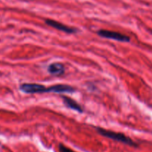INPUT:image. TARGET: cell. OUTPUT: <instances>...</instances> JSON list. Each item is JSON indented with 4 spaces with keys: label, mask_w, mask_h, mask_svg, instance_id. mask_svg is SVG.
Masks as SVG:
<instances>
[{
    "label": "cell",
    "mask_w": 152,
    "mask_h": 152,
    "mask_svg": "<svg viewBox=\"0 0 152 152\" xmlns=\"http://www.w3.org/2000/svg\"><path fill=\"white\" fill-rule=\"evenodd\" d=\"M96 131H97L101 136H102V137L111 139L114 140V141L120 142L128 145L132 146V147H137V144L132 139L127 137V136L125 135V134H122V133L109 131V130L104 129V128H96Z\"/></svg>",
    "instance_id": "1"
},
{
    "label": "cell",
    "mask_w": 152,
    "mask_h": 152,
    "mask_svg": "<svg viewBox=\"0 0 152 152\" xmlns=\"http://www.w3.org/2000/svg\"><path fill=\"white\" fill-rule=\"evenodd\" d=\"M19 89L27 94H42L53 92V86H45L40 83H23L19 86Z\"/></svg>",
    "instance_id": "2"
},
{
    "label": "cell",
    "mask_w": 152,
    "mask_h": 152,
    "mask_svg": "<svg viewBox=\"0 0 152 152\" xmlns=\"http://www.w3.org/2000/svg\"><path fill=\"white\" fill-rule=\"evenodd\" d=\"M97 34L99 37H102L103 38L114 40H116V41L123 42V43H129V42H130V37L125 35V34H121L120 32H117V31L101 29L97 31Z\"/></svg>",
    "instance_id": "3"
},
{
    "label": "cell",
    "mask_w": 152,
    "mask_h": 152,
    "mask_svg": "<svg viewBox=\"0 0 152 152\" xmlns=\"http://www.w3.org/2000/svg\"><path fill=\"white\" fill-rule=\"evenodd\" d=\"M45 23L48 25H49V26L52 27V28H55L56 30H59L60 31H62V32L66 33V34H75V33H77L78 31V30L77 28H74V27L68 26V25H64V24L61 23V22H57L56 20H53V19H46Z\"/></svg>",
    "instance_id": "4"
},
{
    "label": "cell",
    "mask_w": 152,
    "mask_h": 152,
    "mask_svg": "<svg viewBox=\"0 0 152 152\" xmlns=\"http://www.w3.org/2000/svg\"><path fill=\"white\" fill-rule=\"evenodd\" d=\"M65 71V66L59 62L52 63L48 66V72L53 76L62 75Z\"/></svg>",
    "instance_id": "5"
},
{
    "label": "cell",
    "mask_w": 152,
    "mask_h": 152,
    "mask_svg": "<svg viewBox=\"0 0 152 152\" xmlns=\"http://www.w3.org/2000/svg\"><path fill=\"white\" fill-rule=\"evenodd\" d=\"M62 98L63 99L62 101H63L64 104L67 107H68V108L71 109L73 110H75L77 112H79V113H83V108L77 101H76L73 98L67 96H62Z\"/></svg>",
    "instance_id": "6"
},
{
    "label": "cell",
    "mask_w": 152,
    "mask_h": 152,
    "mask_svg": "<svg viewBox=\"0 0 152 152\" xmlns=\"http://www.w3.org/2000/svg\"><path fill=\"white\" fill-rule=\"evenodd\" d=\"M59 152H76L74 151V150H72V149L69 148H68L67 146H65V145L62 144V143H60V144L59 145Z\"/></svg>",
    "instance_id": "7"
}]
</instances>
